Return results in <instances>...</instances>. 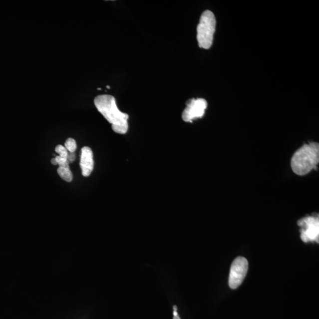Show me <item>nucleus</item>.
<instances>
[{"label":"nucleus","mask_w":319,"mask_h":319,"mask_svg":"<svg viewBox=\"0 0 319 319\" xmlns=\"http://www.w3.org/2000/svg\"><path fill=\"white\" fill-rule=\"evenodd\" d=\"M96 108L109 123L115 133L124 134L128 129L129 116L119 110L113 96L101 95L94 99Z\"/></svg>","instance_id":"1"},{"label":"nucleus","mask_w":319,"mask_h":319,"mask_svg":"<svg viewBox=\"0 0 319 319\" xmlns=\"http://www.w3.org/2000/svg\"><path fill=\"white\" fill-rule=\"evenodd\" d=\"M319 162V145L318 143L305 144L293 155L291 166L293 172L304 176L317 168Z\"/></svg>","instance_id":"2"},{"label":"nucleus","mask_w":319,"mask_h":319,"mask_svg":"<svg viewBox=\"0 0 319 319\" xmlns=\"http://www.w3.org/2000/svg\"><path fill=\"white\" fill-rule=\"evenodd\" d=\"M216 28V18L213 12L206 10L201 15L197 27L199 47L209 49L212 46Z\"/></svg>","instance_id":"3"},{"label":"nucleus","mask_w":319,"mask_h":319,"mask_svg":"<svg viewBox=\"0 0 319 319\" xmlns=\"http://www.w3.org/2000/svg\"><path fill=\"white\" fill-rule=\"evenodd\" d=\"M301 227V238L306 243L317 242L319 243V219L318 215L301 219L298 222Z\"/></svg>","instance_id":"4"},{"label":"nucleus","mask_w":319,"mask_h":319,"mask_svg":"<svg viewBox=\"0 0 319 319\" xmlns=\"http://www.w3.org/2000/svg\"><path fill=\"white\" fill-rule=\"evenodd\" d=\"M248 262L246 258L238 257L231 264L229 286L232 289H236L243 283L247 276Z\"/></svg>","instance_id":"5"},{"label":"nucleus","mask_w":319,"mask_h":319,"mask_svg":"<svg viewBox=\"0 0 319 319\" xmlns=\"http://www.w3.org/2000/svg\"><path fill=\"white\" fill-rule=\"evenodd\" d=\"M208 103L205 99L192 98L186 102V107L182 113L183 120L192 122L193 120L201 118L204 115Z\"/></svg>","instance_id":"6"},{"label":"nucleus","mask_w":319,"mask_h":319,"mask_svg":"<svg viewBox=\"0 0 319 319\" xmlns=\"http://www.w3.org/2000/svg\"><path fill=\"white\" fill-rule=\"evenodd\" d=\"M93 164L94 163H93L92 150L88 147H83L80 166L83 176L88 177L91 175L93 169Z\"/></svg>","instance_id":"7"},{"label":"nucleus","mask_w":319,"mask_h":319,"mask_svg":"<svg viewBox=\"0 0 319 319\" xmlns=\"http://www.w3.org/2000/svg\"><path fill=\"white\" fill-rule=\"evenodd\" d=\"M58 175L61 178L65 180L67 182H70L73 179V175L70 169H64L63 167H59L57 169Z\"/></svg>","instance_id":"8"},{"label":"nucleus","mask_w":319,"mask_h":319,"mask_svg":"<svg viewBox=\"0 0 319 319\" xmlns=\"http://www.w3.org/2000/svg\"><path fill=\"white\" fill-rule=\"evenodd\" d=\"M65 148L69 152L75 153L76 149V143L73 138H69L65 142Z\"/></svg>","instance_id":"9"},{"label":"nucleus","mask_w":319,"mask_h":319,"mask_svg":"<svg viewBox=\"0 0 319 319\" xmlns=\"http://www.w3.org/2000/svg\"><path fill=\"white\" fill-rule=\"evenodd\" d=\"M55 151L57 153L59 154V156L67 158L68 151L67 150L65 147L62 146V145H58L56 147Z\"/></svg>","instance_id":"10"},{"label":"nucleus","mask_w":319,"mask_h":319,"mask_svg":"<svg viewBox=\"0 0 319 319\" xmlns=\"http://www.w3.org/2000/svg\"><path fill=\"white\" fill-rule=\"evenodd\" d=\"M55 159L57 164H59V166L62 165V164L68 162V161L67 160V158L60 157L59 156H56Z\"/></svg>","instance_id":"11"},{"label":"nucleus","mask_w":319,"mask_h":319,"mask_svg":"<svg viewBox=\"0 0 319 319\" xmlns=\"http://www.w3.org/2000/svg\"><path fill=\"white\" fill-rule=\"evenodd\" d=\"M76 159V155L75 153H71L69 152L67 153V160L68 161L69 163H72L75 161Z\"/></svg>","instance_id":"12"},{"label":"nucleus","mask_w":319,"mask_h":319,"mask_svg":"<svg viewBox=\"0 0 319 319\" xmlns=\"http://www.w3.org/2000/svg\"><path fill=\"white\" fill-rule=\"evenodd\" d=\"M51 164H53V165H57V163L55 159H52L51 160Z\"/></svg>","instance_id":"13"},{"label":"nucleus","mask_w":319,"mask_h":319,"mask_svg":"<svg viewBox=\"0 0 319 319\" xmlns=\"http://www.w3.org/2000/svg\"><path fill=\"white\" fill-rule=\"evenodd\" d=\"M173 319H181L180 318L179 315L174 316Z\"/></svg>","instance_id":"14"},{"label":"nucleus","mask_w":319,"mask_h":319,"mask_svg":"<svg viewBox=\"0 0 319 319\" xmlns=\"http://www.w3.org/2000/svg\"><path fill=\"white\" fill-rule=\"evenodd\" d=\"M173 309H174V311H177V307H176V306H174V307H173Z\"/></svg>","instance_id":"15"},{"label":"nucleus","mask_w":319,"mask_h":319,"mask_svg":"<svg viewBox=\"0 0 319 319\" xmlns=\"http://www.w3.org/2000/svg\"><path fill=\"white\" fill-rule=\"evenodd\" d=\"M106 88H107L108 89H110V86H106Z\"/></svg>","instance_id":"16"},{"label":"nucleus","mask_w":319,"mask_h":319,"mask_svg":"<svg viewBox=\"0 0 319 319\" xmlns=\"http://www.w3.org/2000/svg\"><path fill=\"white\" fill-rule=\"evenodd\" d=\"M98 90H101V88H98Z\"/></svg>","instance_id":"17"}]
</instances>
